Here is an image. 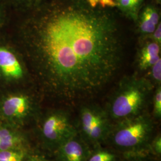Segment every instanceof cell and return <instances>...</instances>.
<instances>
[{
    "mask_svg": "<svg viewBox=\"0 0 161 161\" xmlns=\"http://www.w3.org/2000/svg\"><path fill=\"white\" fill-rule=\"evenodd\" d=\"M22 36L35 75L67 102L100 92L123 62L115 13L86 0L47 1L28 13Z\"/></svg>",
    "mask_w": 161,
    "mask_h": 161,
    "instance_id": "cell-1",
    "label": "cell"
},
{
    "mask_svg": "<svg viewBox=\"0 0 161 161\" xmlns=\"http://www.w3.org/2000/svg\"><path fill=\"white\" fill-rule=\"evenodd\" d=\"M153 88L147 77L137 74L123 77L105 109L110 119L117 122L144 112Z\"/></svg>",
    "mask_w": 161,
    "mask_h": 161,
    "instance_id": "cell-2",
    "label": "cell"
},
{
    "mask_svg": "<svg viewBox=\"0 0 161 161\" xmlns=\"http://www.w3.org/2000/svg\"><path fill=\"white\" fill-rule=\"evenodd\" d=\"M153 128L150 116L144 112L117 121L108 138L116 148L127 153L136 152L143 149L149 142Z\"/></svg>",
    "mask_w": 161,
    "mask_h": 161,
    "instance_id": "cell-3",
    "label": "cell"
},
{
    "mask_svg": "<svg viewBox=\"0 0 161 161\" xmlns=\"http://www.w3.org/2000/svg\"><path fill=\"white\" fill-rule=\"evenodd\" d=\"M106 110L95 104L83 105L79 114L82 138L88 143L98 145L109 138L112 126Z\"/></svg>",
    "mask_w": 161,
    "mask_h": 161,
    "instance_id": "cell-4",
    "label": "cell"
},
{
    "mask_svg": "<svg viewBox=\"0 0 161 161\" xmlns=\"http://www.w3.org/2000/svg\"><path fill=\"white\" fill-rule=\"evenodd\" d=\"M76 134L69 114L62 110L53 111L47 115L41 127V134L44 141L56 148Z\"/></svg>",
    "mask_w": 161,
    "mask_h": 161,
    "instance_id": "cell-5",
    "label": "cell"
},
{
    "mask_svg": "<svg viewBox=\"0 0 161 161\" xmlns=\"http://www.w3.org/2000/svg\"><path fill=\"white\" fill-rule=\"evenodd\" d=\"M33 110V102L29 96L14 94L3 98L0 103V112L7 121L20 122L27 118Z\"/></svg>",
    "mask_w": 161,
    "mask_h": 161,
    "instance_id": "cell-6",
    "label": "cell"
},
{
    "mask_svg": "<svg viewBox=\"0 0 161 161\" xmlns=\"http://www.w3.org/2000/svg\"><path fill=\"white\" fill-rule=\"evenodd\" d=\"M90 152L86 142L76 134L57 147L58 161H86Z\"/></svg>",
    "mask_w": 161,
    "mask_h": 161,
    "instance_id": "cell-7",
    "label": "cell"
},
{
    "mask_svg": "<svg viewBox=\"0 0 161 161\" xmlns=\"http://www.w3.org/2000/svg\"><path fill=\"white\" fill-rule=\"evenodd\" d=\"M0 75L10 80H19L25 75L24 68L18 57L4 46H0Z\"/></svg>",
    "mask_w": 161,
    "mask_h": 161,
    "instance_id": "cell-8",
    "label": "cell"
},
{
    "mask_svg": "<svg viewBox=\"0 0 161 161\" xmlns=\"http://www.w3.org/2000/svg\"><path fill=\"white\" fill-rule=\"evenodd\" d=\"M161 45L144 36L138 48L136 66L140 72L146 71L161 58Z\"/></svg>",
    "mask_w": 161,
    "mask_h": 161,
    "instance_id": "cell-9",
    "label": "cell"
},
{
    "mask_svg": "<svg viewBox=\"0 0 161 161\" xmlns=\"http://www.w3.org/2000/svg\"><path fill=\"white\" fill-rule=\"evenodd\" d=\"M161 12L158 6L153 3L144 4L138 15L136 23L139 32L146 36L152 34L161 22Z\"/></svg>",
    "mask_w": 161,
    "mask_h": 161,
    "instance_id": "cell-10",
    "label": "cell"
},
{
    "mask_svg": "<svg viewBox=\"0 0 161 161\" xmlns=\"http://www.w3.org/2000/svg\"><path fill=\"white\" fill-rule=\"evenodd\" d=\"M24 138L19 132L9 128L0 126V152L20 147Z\"/></svg>",
    "mask_w": 161,
    "mask_h": 161,
    "instance_id": "cell-11",
    "label": "cell"
},
{
    "mask_svg": "<svg viewBox=\"0 0 161 161\" xmlns=\"http://www.w3.org/2000/svg\"><path fill=\"white\" fill-rule=\"evenodd\" d=\"M116 8L121 14L136 23L139 12L144 4L145 0H116Z\"/></svg>",
    "mask_w": 161,
    "mask_h": 161,
    "instance_id": "cell-12",
    "label": "cell"
},
{
    "mask_svg": "<svg viewBox=\"0 0 161 161\" xmlns=\"http://www.w3.org/2000/svg\"><path fill=\"white\" fill-rule=\"evenodd\" d=\"M26 150L22 147L0 152V161H24Z\"/></svg>",
    "mask_w": 161,
    "mask_h": 161,
    "instance_id": "cell-13",
    "label": "cell"
},
{
    "mask_svg": "<svg viewBox=\"0 0 161 161\" xmlns=\"http://www.w3.org/2000/svg\"><path fill=\"white\" fill-rule=\"evenodd\" d=\"M117 156L106 149H98L90 153L86 161H116Z\"/></svg>",
    "mask_w": 161,
    "mask_h": 161,
    "instance_id": "cell-14",
    "label": "cell"
},
{
    "mask_svg": "<svg viewBox=\"0 0 161 161\" xmlns=\"http://www.w3.org/2000/svg\"><path fill=\"white\" fill-rule=\"evenodd\" d=\"M47 1L48 0H10L18 8L28 13L34 10Z\"/></svg>",
    "mask_w": 161,
    "mask_h": 161,
    "instance_id": "cell-15",
    "label": "cell"
},
{
    "mask_svg": "<svg viewBox=\"0 0 161 161\" xmlns=\"http://www.w3.org/2000/svg\"><path fill=\"white\" fill-rule=\"evenodd\" d=\"M149 77L148 78L152 83L156 86H161V59L157 61L149 69Z\"/></svg>",
    "mask_w": 161,
    "mask_h": 161,
    "instance_id": "cell-16",
    "label": "cell"
},
{
    "mask_svg": "<svg viewBox=\"0 0 161 161\" xmlns=\"http://www.w3.org/2000/svg\"><path fill=\"white\" fill-rule=\"evenodd\" d=\"M153 113L157 119H160L161 116V86H156L153 97Z\"/></svg>",
    "mask_w": 161,
    "mask_h": 161,
    "instance_id": "cell-17",
    "label": "cell"
},
{
    "mask_svg": "<svg viewBox=\"0 0 161 161\" xmlns=\"http://www.w3.org/2000/svg\"><path fill=\"white\" fill-rule=\"evenodd\" d=\"M86 3L92 7L102 8L113 9L116 8L117 4L116 0H86Z\"/></svg>",
    "mask_w": 161,
    "mask_h": 161,
    "instance_id": "cell-18",
    "label": "cell"
},
{
    "mask_svg": "<svg viewBox=\"0 0 161 161\" xmlns=\"http://www.w3.org/2000/svg\"><path fill=\"white\" fill-rule=\"evenodd\" d=\"M150 146L156 155L160 156L161 154V137L160 134L156 136Z\"/></svg>",
    "mask_w": 161,
    "mask_h": 161,
    "instance_id": "cell-19",
    "label": "cell"
},
{
    "mask_svg": "<svg viewBox=\"0 0 161 161\" xmlns=\"http://www.w3.org/2000/svg\"><path fill=\"white\" fill-rule=\"evenodd\" d=\"M150 38L161 46V22L158 25L154 32L148 36H146Z\"/></svg>",
    "mask_w": 161,
    "mask_h": 161,
    "instance_id": "cell-20",
    "label": "cell"
},
{
    "mask_svg": "<svg viewBox=\"0 0 161 161\" xmlns=\"http://www.w3.org/2000/svg\"><path fill=\"white\" fill-rule=\"evenodd\" d=\"M24 161H47L46 159L42 156L38 155L30 156L27 158H25Z\"/></svg>",
    "mask_w": 161,
    "mask_h": 161,
    "instance_id": "cell-21",
    "label": "cell"
},
{
    "mask_svg": "<svg viewBox=\"0 0 161 161\" xmlns=\"http://www.w3.org/2000/svg\"><path fill=\"white\" fill-rule=\"evenodd\" d=\"M3 6H2V3L1 1L0 0V22L3 19Z\"/></svg>",
    "mask_w": 161,
    "mask_h": 161,
    "instance_id": "cell-22",
    "label": "cell"
},
{
    "mask_svg": "<svg viewBox=\"0 0 161 161\" xmlns=\"http://www.w3.org/2000/svg\"><path fill=\"white\" fill-rule=\"evenodd\" d=\"M152 3H153L157 6H159L161 4V0H152Z\"/></svg>",
    "mask_w": 161,
    "mask_h": 161,
    "instance_id": "cell-23",
    "label": "cell"
},
{
    "mask_svg": "<svg viewBox=\"0 0 161 161\" xmlns=\"http://www.w3.org/2000/svg\"><path fill=\"white\" fill-rule=\"evenodd\" d=\"M140 161V160H134V161Z\"/></svg>",
    "mask_w": 161,
    "mask_h": 161,
    "instance_id": "cell-24",
    "label": "cell"
}]
</instances>
